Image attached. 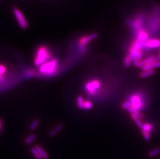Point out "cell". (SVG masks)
<instances>
[{"label":"cell","instance_id":"cell-7","mask_svg":"<svg viewBox=\"0 0 160 159\" xmlns=\"http://www.w3.org/2000/svg\"><path fill=\"white\" fill-rule=\"evenodd\" d=\"M158 60H159V58H158V56H148V57L145 58V59H143V60H141L140 62L138 64L137 67L142 68L145 65L153 63V62H154L156 61H158Z\"/></svg>","mask_w":160,"mask_h":159},{"label":"cell","instance_id":"cell-11","mask_svg":"<svg viewBox=\"0 0 160 159\" xmlns=\"http://www.w3.org/2000/svg\"><path fill=\"white\" fill-rule=\"evenodd\" d=\"M155 73L154 70H144L141 72L139 74V77L141 78H146L152 76Z\"/></svg>","mask_w":160,"mask_h":159},{"label":"cell","instance_id":"cell-8","mask_svg":"<svg viewBox=\"0 0 160 159\" xmlns=\"http://www.w3.org/2000/svg\"><path fill=\"white\" fill-rule=\"evenodd\" d=\"M160 68V60H158L154 62L147 64L141 68L143 71H144V70H154L155 68Z\"/></svg>","mask_w":160,"mask_h":159},{"label":"cell","instance_id":"cell-5","mask_svg":"<svg viewBox=\"0 0 160 159\" xmlns=\"http://www.w3.org/2000/svg\"><path fill=\"white\" fill-rule=\"evenodd\" d=\"M98 36L97 33H91L89 34L83 35L80 36L78 39V45L83 47H87L88 44L91 42V41L95 40Z\"/></svg>","mask_w":160,"mask_h":159},{"label":"cell","instance_id":"cell-4","mask_svg":"<svg viewBox=\"0 0 160 159\" xmlns=\"http://www.w3.org/2000/svg\"><path fill=\"white\" fill-rule=\"evenodd\" d=\"M101 86V84L99 80H91L88 81L84 86V88L88 94L90 96H94L97 90Z\"/></svg>","mask_w":160,"mask_h":159},{"label":"cell","instance_id":"cell-16","mask_svg":"<svg viewBox=\"0 0 160 159\" xmlns=\"http://www.w3.org/2000/svg\"><path fill=\"white\" fill-rule=\"evenodd\" d=\"M152 125H151V124L149 123H146L143 125V127L141 128V130H142V132L150 133L152 129Z\"/></svg>","mask_w":160,"mask_h":159},{"label":"cell","instance_id":"cell-21","mask_svg":"<svg viewBox=\"0 0 160 159\" xmlns=\"http://www.w3.org/2000/svg\"><path fill=\"white\" fill-rule=\"evenodd\" d=\"M93 104L92 102L89 100H85L83 106V110H90L92 108Z\"/></svg>","mask_w":160,"mask_h":159},{"label":"cell","instance_id":"cell-15","mask_svg":"<svg viewBox=\"0 0 160 159\" xmlns=\"http://www.w3.org/2000/svg\"><path fill=\"white\" fill-rule=\"evenodd\" d=\"M132 63V60L129 55H127L124 58L123 64L126 68H129L131 66Z\"/></svg>","mask_w":160,"mask_h":159},{"label":"cell","instance_id":"cell-23","mask_svg":"<svg viewBox=\"0 0 160 159\" xmlns=\"http://www.w3.org/2000/svg\"><path fill=\"white\" fill-rule=\"evenodd\" d=\"M126 110L129 112L131 114H137L139 113V110L135 109V108H133L132 107H130L129 108L126 109Z\"/></svg>","mask_w":160,"mask_h":159},{"label":"cell","instance_id":"cell-26","mask_svg":"<svg viewBox=\"0 0 160 159\" xmlns=\"http://www.w3.org/2000/svg\"><path fill=\"white\" fill-rule=\"evenodd\" d=\"M158 58H159V60H160V48L159 49V52H158Z\"/></svg>","mask_w":160,"mask_h":159},{"label":"cell","instance_id":"cell-9","mask_svg":"<svg viewBox=\"0 0 160 159\" xmlns=\"http://www.w3.org/2000/svg\"><path fill=\"white\" fill-rule=\"evenodd\" d=\"M35 148L37 149V150L38 151L39 154L41 156V157H42L43 159H48L49 156L48 154H47V152L45 150L44 148H43V147L37 145L35 146Z\"/></svg>","mask_w":160,"mask_h":159},{"label":"cell","instance_id":"cell-24","mask_svg":"<svg viewBox=\"0 0 160 159\" xmlns=\"http://www.w3.org/2000/svg\"><path fill=\"white\" fill-rule=\"evenodd\" d=\"M143 135L144 139L146 141H149L150 139V133L147 132H142Z\"/></svg>","mask_w":160,"mask_h":159},{"label":"cell","instance_id":"cell-6","mask_svg":"<svg viewBox=\"0 0 160 159\" xmlns=\"http://www.w3.org/2000/svg\"><path fill=\"white\" fill-rule=\"evenodd\" d=\"M130 102L131 103V107L135 108L138 110H140L143 108V103L141 99V97L138 95H134L130 98Z\"/></svg>","mask_w":160,"mask_h":159},{"label":"cell","instance_id":"cell-10","mask_svg":"<svg viewBox=\"0 0 160 159\" xmlns=\"http://www.w3.org/2000/svg\"><path fill=\"white\" fill-rule=\"evenodd\" d=\"M7 72V69L5 66L0 64V82L4 81L6 79V73Z\"/></svg>","mask_w":160,"mask_h":159},{"label":"cell","instance_id":"cell-1","mask_svg":"<svg viewBox=\"0 0 160 159\" xmlns=\"http://www.w3.org/2000/svg\"><path fill=\"white\" fill-rule=\"evenodd\" d=\"M59 71V62L57 58H53L39 66V72L45 77H53Z\"/></svg>","mask_w":160,"mask_h":159},{"label":"cell","instance_id":"cell-2","mask_svg":"<svg viewBox=\"0 0 160 159\" xmlns=\"http://www.w3.org/2000/svg\"><path fill=\"white\" fill-rule=\"evenodd\" d=\"M51 59V51L48 46L41 45L37 48L34 58V65L36 66L39 67Z\"/></svg>","mask_w":160,"mask_h":159},{"label":"cell","instance_id":"cell-25","mask_svg":"<svg viewBox=\"0 0 160 159\" xmlns=\"http://www.w3.org/2000/svg\"><path fill=\"white\" fill-rule=\"evenodd\" d=\"M3 127V122L2 121H1L0 119V131L2 130V128Z\"/></svg>","mask_w":160,"mask_h":159},{"label":"cell","instance_id":"cell-20","mask_svg":"<svg viewBox=\"0 0 160 159\" xmlns=\"http://www.w3.org/2000/svg\"><path fill=\"white\" fill-rule=\"evenodd\" d=\"M39 121L38 119H35L32 122L30 125V129L31 130H35L39 126Z\"/></svg>","mask_w":160,"mask_h":159},{"label":"cell","instance_id":"cell-12","mask_svg":"<svg viewBox=\"0 0 160 159\" xmlns=\"http://www.w3.org/2000/svg\"><path fill=\"white\" fill-rule=\"evenodd\" d=\"M63 125L61 124H59L58 125H57L54 128H53L52 130H51L50 131V132L49 133V135L50 136H53L54 135L57 134V133L60 132L62 129H63Z\"/></svg>","mask_w":160,"mask_h":159},{"label":"cell","instance_id":"cell-3","mask_svg":"<svg viewBox=\"0 0 160 159\" xmlns=\"http://www.w3.org/2000/svg\"><path fill=\"white\" fill-rule=\"evenodd\" d=\"M12 11L19 26L21 29H27L28 27V23L21 11L16 7H13Z\"/></svg>","mask_w":160,"mask_h":159},{"label":"cell","instance_id":"cell-18","mask_svg":"<svg viewBox=\"0 0 160 159\" xmlns=\"http://www.w3.org/2000/svg\"><path fill=\"white\" fill-rule=\"evenodd\" d=\"M31 152L32 154L34 156V158L36 159H43L41 156L39 154V152L37 150V149L35 147L31 148Z\"/></svg>","mask_w":160,"mask_h":159},{"label":"cell","instance_id":"cell-17","mask_svg":"<svg viewBox=\"0 0 160 159\" xmlns=\"http://www.w3.org/2000/svg\"><path fill=\"white\" fill-rule=\"evenodd\" d=\"M35 138H36V135L34 134H31L26 137V138L24 140V143L27 145L30 144L34 141V140H35Z\"/></svg>","mask_w":160,"mask_h":159},{"label":"cell","instance_id":"cell-19","mask_svg":"<svg viewBox=\"0 0 160 159\" xmlns=\"http://www.w3.org/2000/svg\"><path fill=\"white\" fill-rule=\"evenodd\" d=\"M160 154V148H156L149 152L148 155L150 157H154Z\"/></svg>","mask_w":160,"mask_h":159},{"label":"cell","instance_id":"cell-13","mask_svg":"<svg viewBox=\"0 0 160 159\" xmlns=\"http://www.w3.org/2000/svg\"><path fill=\"white\" fill-rule=\"evenodd\" d=\"M85 101L83 96H78L77 97V100H76V102H77V106L78 108H80L81 110H83Z\"/></svg>","mask_w":160,"mask_h":159},{"label":"cell","instance_id":"cell-22","mask_svg":"<svg viewBox=\"0 0 160 159\" xmlns=\"http://www.w3.org/2000/svg\"><path fill=\"white\" fill-rule=\"evenodd\" d=\"M131 107V103L130 101H127L124 102L122 104V108L123 109L126 110L128 108H129Z\"/></svg>","mask_w":160,"mask_h":159},{"label":"cell","instance_id":"cell-14","mask_svg":"<svg viewBox=\"0 0 160 159\" xmlns=\"http://www.w3.org/2000/svg\"><path fill=\"white\" fill-rule=\"evenodd\" d=\"M131 118H132L133 120L134 121V122L138 126V127L141 129L143 124V123H141V120L137 116L136 114H131Z\"/></svg>","mask_w":160,"mask_h":159}]
</instances>
